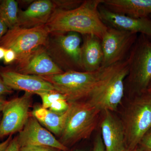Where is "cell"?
<instances>
[{
	"instance_id": "1",
	"label": "cell",
	"mask_w": 151,
	"mask_h": 151,
	"mask_svg": "<svg viewBox=\"0 0 151 151\" xmlns=\"http://www.w3.org/2000/svg\"><path fill=\"white\" fill-rule=\"evenodd\" d=\"M102 1L86 0L73 9H55L45 26L49 33L75 32L82 35H95L101 39L108 28L99 14Z\"/></svg>"
},
{
	"instance_id": "2",
	"label": "cell",
	"mask_w": 151,
	"mask_h": 151,
	"mask_svg": "<svg viewBox=\"0 0 151 151\" xmlns=\"http://www.w3.org/2000/svg\"><path fill=\"white\" fill-rule=\"evenodd\" d=\"M128 73L127 58L105 67L85 101L101 112L105 111H116L125 94V81Z\"/></svg>"
},
{
	"instance_id": "3",
	"label": "cell",
	"mask_w": 151,
	"mask_h": 151,
	"mask_svg": "<svg viewBox=\"0 0 151 151\" xmlns=\"http://www.w3.org/2000/svg\"><path fill=\"white\" fill-rule=\"evenodd\" d=\"M129 73L125 81V93L130 97L147 92L151 84V41L140 34L127 57Z\"/></svg>"
},
{
	"instance_id": "4",
	"label": "cell",
	"mask_w": 151,
	"mask_h": 151,
	"mask_svg": "<svg viewBox=\"0 0 151 151\" xmlns=\"http://www.w3.org/2000/svg\"><path fill=\"white\" fill-rule=\"evenodd\" d=\"M105 67L94 72L70 70L61 74L40 76L48 81L69 103L85 101L89 97Z\"/></svg>"
},
{
	"instance_id": "5",
	"label": "cell",
	"mask_w": 151,
	"mask_h": 151,
	"mask_svg": "<svg viewBox=\"0 0 151 151\" xmlns=\"http://www.w3.org/2000/svg\"><path fill=\"white\" fill-rule=\"evenodd\" d=\"M121 119L125 131L126 147L135 148L151 129V94L147 92L131 97Z\"/></svg>"
},
{
	"instance_id": "6",
	"label": "cell",
	"mask_w": 151,
	"mask_h": 151,
	"mask_svg": "<svg viewBox=\"0 0 151 151\" xmlns=\"http://www.w3.org/2000/svg\"><path fill=\"white\" fill-rule=\"evenodd\" d=\"M70 104V113L59 141L66 147L89 137L102 113L86 101Z\"/></svg>"
},
{
	"instance_id": "7",
	"label": "cell",
	"mask_w": 151,
	"mask_h": 151,
	"mask_svg": "<svg viewBox=\"0 0 151 151\" xmlns=\"http://www.w3.org/2000/svg\"><path fill=\"white\" fill-rule=\"evenodd\" d=\"M80 35L75 32L50 33L45 47L51 59L64 72L83 71Z\"/></svg>"
},
{
	"instance_id": "8",
	"label": "cell",
	"mask_w": 151,
	"mask_h": 151,
	"mask_svg": "<svg viewBox=\"0 0 151 151\" xmlns=\"http://www.w3.org/2000/svg\"><path fill=\"white\" fill-rule=\"evenodd\" d=\"M49 34L45 25L29 28L16 26L9 29L0 40V47L14 50L15 61H18L40 47L45 46Z\"/></svg>"
},
{
	"instance_id": "9",
	"label": "cell",
	"mask_w": 151,
	"mask_h": 151,
	"mask_svg": "<svg viewBox=\"0 0 151 151\" xmlns=\"http://www.w3.org/2000/svg\"><path fill=\"white\" fill-rule=\"evenodd\" d=\"M138 37L137 34L108 27L101 39L103 54L102 67H109L127 59Z\"/></svg>"
},
{
	"instance_id": "10",
	"label": "cell",
	"mask_w": 151,
	"mask_h": 151,
	"mask_svg": "<svg viewBox=\"0 0 151 151\" xmlns=\"http://www.w3.org/2000/svg\"><path fill=\"white\" fill-rule=\"evenodd\" d=\"M33 94L25 92L22 97L8 100L3 109L0 123V140L19 132L30 116L29 111Z\"/></svg>"
},
{
	"instance_id": "11",
	"label": "cell",
	"mask_w": 151,
	"mask_h": 151,
	"mask_svg": "<svg viewBox=\"0 0 151 151\" xmlns=\"http://www.w3.org/2000/svg\"><path fill=\"white\" fill-rule=\"evenodd\" d=\"M14 63V67L11 68L23 74L45 76L64 72L51 59L45 46L40 47Z\"/></svg>"
},
{
	"instance_id": "12",
	"label": "cell",
	"mask_w": 151,
	"mask_h": 151,
	"mask_svg": "<svg viewBox=\"0 0 151 151\" xmlns=\"http://www.w3.org/2000/svg\"><path fill=\"white\" fill-rule=\"evenodd\" d=\"M20 147L26 146H44L53 148L60 151H68L49 131L45 129L32 115L29 116L23 129L17 136Z\"/></svg>"
},
{
	"instance_id": "13",
	"label": "cell",
	"mask_w": 151,
	"mask_h": 151,
	"mask_svg": "<svg viewBox=\"0 0 151 151\" xmlns=\"http://www.w3.org/2000/svg\"><path fill=\"white\" fill-rule=\"evenodd\" d=\"M100 17L107 26L128 32L140 33L151 38V19L136 18L112 12L102 4L99 7Z\"/></svg>"
},
{
	"instance_id": "14",
	"label": "cell",
	"mask_w": 151,
	"mask_h": 151,
	"mask_svg": "<svg viewBox=\"0 0 151 151\" xmlns=\"http://www.w3.org/2000/svg\"><path fill=\"white\" fill-rule=\"evenodd\" d=\"M0 74L6 85L13 90L33 94L55 90L51 84L40 76L19 73L10 68H0Z\"/></svg>"
},
{
	"instance_id": "15",
	"label": "cell",
	"mask_w": 151,
	"mask_h": 151,
	"mask_svg": "<svg viewBox=\"0 0 151 151\" xmlns=\"http://www.w3.org/2000/svg\"><path fill=\"white\" fill-rule=\"evenodd\" d=\"M102 113L100 128L105 151L125 150L127 149L125 131L121 119L112 111Z\"/></svg>"
},
{
	"instance_id": "16",
	"label": "cell",
	"mask_w": 151,
	"mask_h": 151,
	"mask_svg": "<svg viewBox=\"0 0 151 151\" xmlns=\"http://www.w3.org/2000/svg\"><path fill=\"white\" fill-rule=\"evenodd\" d=\"M54 10L52 1H33L26 9L19 11L17 26L29 28L45 25L50 19Z\"/></svg>"
},
{
	"instance_id": "17",
	"label": "cell",
	"mask_w": 151,
	"mask_h": 151,
	"mask_svg": "<svg viewBox=\"0 0 151 151\" xmlns=\"http://www.w3.org/2000/svg\"><path fill=\"white\" fill-rule=\"evenodd\" d=\"M81 60L85 72H94L102 67L103 54L101 39L94 35H83Z\"/></svg>"
},
{
	"instance_id": "18",
	"label": "cell",
	"mask_w": 151,
	"mask_h": 151,
	"mask_svg": "<svg viewBox=\"0 0 151 151\" xmlns=\"http://www.w3.org/2000/svg\"><path fill=\"white\" fill-rule=\"evenodd\" d=\"M102 5L112 12L134 17L151 15V0H103Z\"/></svg>"
},
{
	"instance_id": "19",
	"label": "cell",
	"mask_w": 151,
	"mask_h": 151,
	"mask_svg": "<svg viewBox=\"0 0 151 151\" xmlns=\"http://www.w3.org/2000/svg\"><path fill=\"white\" fill-rule=\"evenodd\" d=\"M70 106L63 113H57L40 105H36L32 112L33 116L42 125L57 136H60L65 127L69 113Z\"/></svg>"
},
{
	"instance_id": "20",
	"label": "cell",
	"mask_w": 151,
	"mask_h": 151,
	"mask_svg": "<svg viewBox=\"0 0 151 151\" xmlns=\"http://www.w3.org/2000/svg\"><path fill=\"white\" fill-rule=\"evenodd\" d=\"M19 10L18 3L14 0H4L0 5V17L9 29L17 26Z\"/></svg>"
},
{
	"instance_id": "21",
	"label": "cell",
	"mask_w": 151,
	"mask_h": 151,
	"mask_svg": "<svg viewBox=\"0 0 151 151\" xmlns=\"http://www.w3.org/2000/svg\"><path fill=\"white\" fill-rule=\"evenodd\" d=\"M37 94L40 97L42 101V107L48 109L52 104L56 100L65 98L63 94L55 90L45 91L40 92Z\"/></svg>"
},
{
	"instance_id": "22",
	"label": "cell",
	"mask_w": 151,
	"mask_h": 151,
	"mask_svg": "<svg viewBox=\"0 0 151 151\" xmlns=\"http://www.w3.org/2000/svg\"><path fill=\"white\" fill-rule=\"evenodd\" d=\"M54 4L55 9L69 10L78 7L83 3L84 1L80 0H60L52 1Z\"/></svg>"
},
{
	"instance_id": "23",
	"label": "cell",
	"mask_w": 151,
	"mask_h": 151,
	"mask_svg": "<svg viewBox=\"0 0 151 151\" xmlns=\"http://www.w3.org/2000/svg\"><path fill=\"white\" fill-rule=\"evenodd\" d=\"M70 106V103L68 102L66 98H63L55 101L48 109L55 113H63L67 111Z\"/></svg>"
},
{
	"instance_id": "24",
	"label": "cell",
	"mask_w": 151,
	"mask_h": 151,
	"mask_svg": "<svg viewBox=\"0 0 151 151\" xmlns=\"http://www.w3.org/2000/svg\"><path fill=\"white\" fill-rule=\"evenodd\" d=\"M138 147L142 151H151V129L143 136Z\"/></svg>"
},
{
	"instance_id": "25",
	"label": "cell",
	"mask_w": 151,
	"mask_h": 151,
	"mask_svg": "<svg viewBox=\"0 0 151 151\" xmlns=\"http://www.w3.org/2000/svg\"><path fill=\"white\" fill-rule=\"evenodd\" d=\"M53 148L44 146H29L22 147L20 148V151H59Z\"/></svg>"
},
{
	"instance_id": "26",
	"label": "cell",
	"mask_w": 151,
	"mask_h": 151,
	"mask_svg": "<svg viewBox=\"0 0 151 151\" xmlns=\"http://www.w3.org/2000/svg\"><path fill=\"white\" fill-rule=\"evenodd\" d=\"M17 59V55L15 52L12 49H6L4 58V63L6 64L14 63Z\"/></svg>"
},
{
	"instance_id": "27",
	"label": "cell",
	"mask_w": 151,
	"mask_h": 151,
	"mask_svg": "<svg viewBox=\"0 0 151 151\" xmlns=\"http://www.w3.org/2000/svg\"><path fill=\"white\" fill-rule=\"evenodd\" d=\"M13 92V90L6 85L0 74V97H4L12 94Z\"/></svg>"
},
{
	"instance_id": "28",
	"label": "cell",
	"mask_w": 151,
	"mask_h": 151,
	"mask_svg": "<svg viewBox=\"0 0 151 151\" xmlns=\"http://www.w3.org/2000/svg\"><path fill=\"white\" fill-rule=\"evenodd\" d=\"M93 151H105V146L100 134H97L95 138Z\"/></svg>"
},
{
	"instance_id": "29",
	"label": "cell",
	"mask_w": 151,
	"mask_h": 151,
	"mask_svg": "<svg viewBox=\"0 0 151 151\" xmlns=\"http://www.w3.org/2000/svg\"><path fill=\"white\" fill-rule=\"evenodd\" d=\"M20 148L17 136L12 139L7 147L4 151H20Z\"/></svg>"
},
{
	"instance_id": "30",
	"label": "cell",
	"mask_w": 151,
	"mask_h": 151,
	"mask_svg": "<svg viewBox=\"0 0 151 151\" xmlns=\"http://www.w3.org/2000/svg\"><path fill=\"white\" fill-rule=\"evenodd\" d=\"M8 27L0 17V40L7 32Z\"/></svg>"
},
{
	"instance_id": "31",
	"label": "cell",
	"mask_w": 151,
	"mask_h": 151,
	"mask_svg": "<svg viewBox=\"0 0 151 151\" xmlns=\"http://www.w3.org/2000/svg\"><path fill=\"white\" fill-rule=\"evenodd\" d=\"M12 135H10L9 136L7 139L2 142L0 143V151H4L6 150V148L7 147L9 144L10 143L12 139Z\"/></svg>"
},
{
	"instance_id": "32",
	"label": "cell",
	"mask_w": 151,
	"mask_h": 151,
	"mask_svg": "<svg viewBox=\"0 0 151 151\" xmlns=\"http://www.w3.org/2000/svg\"><path fill=\"white\" fill-rule=\"evenodd\" d=\"M8 100H6L4 97H0V113L2 112L3 109Z\"/></svg>"
},
{
	"instance_id": "33",
	"label": "cell",
	"mask_w": 151,
	"mask_h": 151,
	"mask_svg": "<svg viewBox=\"0 0 151 151\" xmlns=\"http://www.w3.org/2000/svg\"><path fill=\"white\" fill-rule=\"evenodd\" d=\"M6 49L4 47H0V60L4 59L5 53Z\"/></svg>"
},
{
	"instance_id": "34",
	"label": "cell",
	"mask_w": 151,
	"mask_h": 151,
	"mask_svg": "<svg viewBox=\"0 0 151 151\" xmlns=\"http://www.w3.org/2000/svg\"><path fill=\"white\" fill-rule=\"evenodd\" d=\"M124 151H142L141 150L139 147H137L134 149H128L127 148Z\"/></svg>"
},
{
	"instance_id": "35",
	"label": "cell",
	"mask_w": 151,
	"mask_h": 151,
	"mask_svg": "<svg viewBox=\"0 0 151 151\" xmlns=\"http://www.w3.org/2000/svg\"><path fill=\"white\" fill-rule=\"evenodd\" d=\"M147 92H148L149 93L151 94V84L150 85V86H149L148 89L147 91Z\"/></svg>"
},
{
	"instance_id": "36",
	"label": "cell",
	"mask_w": 151,
	"mask_h": 151,
	"mask_svg": "<svg viewBox=\"0 0 151 151\" xmlns=\"http://www.w3.org/2000/svg\"><path fill=\"white\" fill-rule=\"evenodd\" d=\"M2 117V114L1 113H0V123H1V120Z\"/></svg>"
},
{
	"instance_id": "37",
	"label": "cell",
	"mask_w": 151,
	"mask_h": 151,
	"mask_svg": "<svg viewBox=\"0 0 151 151\" xmlns=\"http://www.w3.org/2000/svg\"><path fill=\"white\" fill-rule=\"evenodd\" d=\"M74 151H84L80 150H75Z\"/></svg>"
},
{
	"instance_id": "38",
	"label": "cell",
	"mask_w": 151,
	"mask_h": 151,
	"mask_svg": "<svg viewBox=\"0 0 151 151\" xmlns=\"http://www.w3.org/2000/svg\"><path fill=\"white\" fill-rule=\"evenodd\" d=\"M1 1H0V5H1Z\"/></svg>"
},
{
	"instance_id": "39",
	"label": "cell",
	"mask_w": 151,
	"mask_h": 151,
	"mask_svg": "<svg viewBox=\"0 0 151 151\" xmlns=\"http://www.w3.org/2000/svg\"><path fill=\"white\" fill-rule=\"evenodd\" d=\"M150 17V18H151V15L150 16V17Z\"/></svg>"
}]
</instances>
